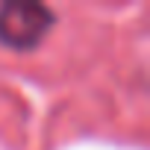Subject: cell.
I'll return each mask as SVG.
<instances>
[{
    "instance_id": "1",
    "label": "cell",
    "mask_w": 150,
    "mask_h": 150,
    "mask_svg": "<svg viewBox=\"0 0 150 150\" xmlns=\"http://www.w3.org/2000/svg\"><path fill=\"white\" fill-rule=\"evenodd\" d=\"M53 12L41 3H3L0 6V41L12 50H33L53 30Z\"/></svg>"
}]
</instances>
